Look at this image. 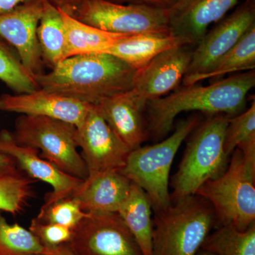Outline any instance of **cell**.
<instances>
[{"label":"cell","instance_id":"cell-26","mask_svg":"<svg viewBox=\"0 0 255 255\" xmlns=\"http://www.w3.org/2000/svg\"><path fill=\"white\" fill-rule=\"evenodd\" d=\"M44 249L29 230L9 224L0 214V255H38Z\"/></svg>","mask_w":255,"mask_h":255},{"label":"cell","instance_id":"cell-1","mask_svg":"<svg viewBox=\"0 0 255 255\" xmlns=\"http://www.w3.org/2000/svg\"><path fill=\"white\" fill-rule=\"evenodd\" d=\"M136 71L109 53H90L65 58L35 80L45 91L97 105L131 90Z\"/></svg>","mask_w":255,"mask_h":255},{"label":"cell","instance_id":"cell-8","mask_svg":"<svg viewBox=\"0 0 255 255\" xmlns=\"http://www.w3.org/2000/svg\"><path fill=\"white\" fill-rule=\"evenodd\" d=\"M72 16L93 27L117 34L170 33L167 9L152 5L82 0Z\"/></svg>","mask_w":255,"mask_h":255},{"label":"cell","instance_id":"cell-31","mask_svg":"<svg viewBox=\"0 0 255 255\" xmlns=\"http://www.w3.org/2000/svg\"><path fill=\"white\" fill-rule=\"evenodd\" d=\"M21 173L17 164L12 157L0 152V177Z\"/></svg>","mask_w":255,"mask_h":255},{"label":"cell","instance_id":"cell-30","mask_svg":"<svg viewBox=\"0 0 255 255\" xmlns=\"http://www.w3.org/2000/svg\"><path fill=\"white\" fill-rule=\"evenodd\" d=\"M28 230L45 248L67 244L73 234V230L70 228L54 223L43 222L36 218L32 220Z\"/></svg>","mask_w":255,"mask_h":255},{"label":"cell","instance_id":"cell-14","mask_svg":"<svg viewBox=\"0 0 255 255\" xmlns=\"http://www.w3.org/2000/svg\"><path fill=\"white\" fill-rule=\"evenodd\" d=\"M0 152L12 157L18 168L24 171L27 177L46 182L53 188L41 208L70 197L84 182L60 170L49 161L43 159L37 149L18 145L15 142L12 134L7 130L0 132Z\"/></svg>","mask_w":255,"mask_h":255},{"label":"cell","instance_id":"cell-25","mask_svg":"<svg viewBox=\"0 0 255 255\" xmlns=\"http://www.w3.org/2000/svg\"><path fill=\"white\" fill-rule=\"evenodd\" d=\"M0 80L16 94L39 90L34 78L23 66L18 53L0 36Z\"/></svg>","mask_w":255,"mask_h":255},{"label":"cell","instance_id":"cell-13","mask_svg":"<svg viewBox=\"0 0 255 255\" xmlns=\"http://www.w3.org/2000/svg\"><path fill=\"white\" fill-rule=\"evenodd\" d=\"M192 54L188 45L162 52L137 70L132 92L147 104L175 90L187 73Z\"/></svg>","mask_w":255,"mask_h":255},{"label":"cell","instance_id":"cell-22","mask_svg":"<svg viewBox=\"0 0 255 255\" xmlns=\"http://www.w3.org/2000/svg\"><path fill=\"white\" fill-rule=\"evenodd\" d=\"M37 36L43 60L51 68L65 59V33L60 9L48 0H43V12Z\"/></svg>","mask_w":255,"mask_h":255},{"label":"cell","instance_id":"cell-9","mask_svg":"<svg viewBox=\"0 0 255 255\" xmlns=\"http://www.w3.org/2000/svg\"><path fill=\"white\" fill-rule=\"evenodd\" d=\"M67 246L75 255H144L118 213L87 214Z\"/></svg>","mask_w":255,"mask_h":255},{"label":"cell","instance_id":"cell-36","mask_svg":"<svg viewBox=\"0 0 255 255\" xmlns=\"http://www.w3.org/2000/svg\"><path fill=\"white\" fill-rule=\"evenodd\" d=\"M197 255H214V254H211V253H209V252H206L205 251H203V250H201L198 253Z\"/></svg>","mask_w":255,"mask_h":255},{"label":"cell","instance_id":"cell-10","mask_svg":"<svg viewBox=\"0 0 255 255\" xmlns=\"http://www.w3.org/2000/svg\"><path fill=\"white\" fill-rule=\"evenodd\" d=\"M75 141L81 147L88 177L120 171L131 151L112 130L97 105L91 106L83 122L76 127Z\"/></svg>","mask_w":255,"mask_h":255},{"label":"cell","instance_id":"cell-28","mask_svg":"<svg viewBox=\"0 0 255 255\" xmlns=\"http://www.w3.org/2000/svg\"><path fill=\"white\" fill-rule=\"evenodd\" d=\"M255 137V102L246 112L230 118L224 140V150L228 158L243 142Z\"/></svg>","mask_w":255,"mask_h":255},{"label":"cell","instance_id":"cell-23","mask_svg":"<svg viewBox=\"0 0 255 255\" xmlns=\"http://www.w3.org/2000/svg\"><path fill=\"white\" fill-rule=\"evenodd\" d=\"M255 68V24L237 44L216 64L209 73L183 80L184 85H192L203 80L222 78L227 74L251 71Z\"/></svg>","mask_w":255,"mask_h":255},{"label":"cell","instance_id":"cell-32","mask_svg":"<svg viewBox=\"0 0 255 255\" xmlns=\"http://www.w3.org/2000/svg\"><path fill=\"white\" fill-rule=\"evenodd\" d=\"M48 1L58 9H61L64 12L70 16H73L74 11L82 2V0H48Z\"/></svg>","mask_w":255,"mask_h":255},{"label":"cell","instance_id":"cell-2","mask_svg":"<svg viewBox=\"0 0 255 255\" xmlns=\"http://www.w3.org/2000/svg\"><path fill=\"white\" fill-rule=\"evenodd\" d=\"M255 85V71H247L217 80L208 86L197 83L184 85L167 96L146 105L149 135L162 140L171 131L174 120L182 112H196L211 116L226 114L231 118L242 113L246 98Z\"/></svg>","mask_w":255,"mask_h":255},{"label":"cell","instance_id":"cell-29","mask_svg":"<svg viewBox=\"0 0 255 255\" xmlns=\"http://www.w3.org/2000/svg\"><path fill=\"white\" fill-rule=\"evenodd\" d=\"M86 216L77 201L70 196L41 208L36 219L73 229Z\"/></svg>","mask_w":255,"mask_h":255},{"label":"cell","instance_id":"cell-27","mask_svg":"<svg viewBox=\"0 0 255 255\" xmlns=\"http://www.w3.org/2000/svg\"><path fill=\"white\" fill-rule=\"evenodd\" d=\"M36 182L23 174L0 177V211L16 214L22 211Z\"/></svg>","mask_w":255,"mask_h":255},{"label":"cell","instance_id":"cell-24","mask_svg":"<svg viewBox=\"0 0 255 255\" xmlns=\"http://www.w3.org/2000/svg\"><path fill=\"white\" fill-rule=\"evenodd\" d=\"M201 250L214 255H255V223L243 231L233 225L219 226L207 236Z\"/></svg>","mask_w":255,"mask_h":255},{"label":"cell","instance_id":"cell-19","mask_svg":"<svg viewBox=\"0 0 255 255\" xmlns=\"http://www.w3.org/2000/svg\"><path fill=\"white\" fill-rule=\"evenodd\" d=\"M187 45L182 38L170 33H142L120 38L107 53L117 57L137 70L162 52Z\"/></svg>","mask_w":255,"mask_h":255},{"label":"cell","instance_id":"cell-3","mask_svg":"<svg viewBox=\"0 0 255 255\" xmlns=\"http://www.w3.org/2000/svg\"><path fill=\"white\" fill-rule=\"evenodd\" d=\"M195 194L212 206L218 227L233 225L243 231L255 223V138L238 146L226 171L202 184Z\"/></svg>","mask_w":255,"mask_h":255},{"label":"cell","instance_id":"cell-4","mask_svg":"<svg viewBox=\"0 0 255 255\" xmlns=\"http://www.w3.org/2000/svg\"><path fill=\"white\" fill-rule=\"evenodd\" d=\"M152 255H197L217 220L211 204L197 195L186 196L156 211Z\"/></svg>","mask_w":255,"mask_h":255},{"label":"cell","instance_id":"cell-34","mask_svg":"<svg viewBox=\"0 0 255 255\" xmlns=\"http://www.w3.org/2000/svg\"><path fill=\"white\" fill-rule=\"evenodd\" d=\"M38 255H75L69 249L66 245L53 247V248H45L44 251Z\"/></svg>","mask_w":255,"mask_h":255},{"label":"cell","instance_id":"cell-7","mask_svg":"<svg viewBox=\"0 0 255 255\" xmlns=\"http://www.w3.org/2000/svg\"><path fill=\"white\" fill-rule=\"evenodd\" d=\"M76 127L58 119L21 115L15 122L12 136L20 145L41 151V157L60 170L82 180L88 177L86 164L78 151Z\"/></svg>","mask_w":255,"mask_h":255},{"label":"cell","instance_id":"cell-6","mask_svg":"<svg viewBox=\"0 0 255 255\" xmlns=\"http://www.w3.org/2000/svg\"><path fill=\"white\" fill-rule=\"evenodd\" d=\"M199 122L198 115L183 119L170 136L154 145L140 146L130 151L125 166L120 170L130 182L143 189L155 212L172 204L169 191L171 167L182 142Z\"/></svg>","mask_w":255,"mask_h":255},{"label":"cell","instance_id":"cell-5","mask_svg":"<svg viewBox=\"0 0 255 255\" xmlns=\"http://www.w3.org/2000/svg\"><path fill=\"white\" fill-rule=\"evenodd\" d=\"M229 119L222 114L211 116L192 132L172 179V202L195 195L202 184L226 171L229 158L225 152L224 140Z\"/></svg>","mask_w":255,"mask_h":255},{"label":"cell","instance_id":"cell-11","mask_svg":"<svg viewBox=\"0 0 255 255\" xmlns=\"http://www.w3.org/2000/svg\"><path fill=\"white\" fill-rule=\"evenodd\" d=\"M255 24V4L253 0H248L206 32L193 50L187 73L182 80L209 73Z\"/></svg>","mask_w":255,"mask_h":255},{"label":"cell","instance_id":"cell-20","mask_svg":"<svg viewBox=\"0 0 255 255\" xmlns=\"http://www.w3.org/2000/svg\"><path fill=\"white\" fill-rule=\"evenodd\" d=\"M152 204L143 189L131 183L118 214L135 238L144 255H152Z\"/></svg>","mask_w":255,"mask_h":255},{"label":"cell","instance_id":"cell-35","mask_svg":"<svg viewBox=\"0 0 255 255\" xmlns=\"http://www.w3.org/2000/svg\"><path fill=\"white\" fill-rule=\"evenodd\" d=\"M28 1L29 0H0V14L9 12L18 5Z\"/></svg>","mask_w":255,"mask_h":255},{"label":"cell","instance_id":"cell-16","mask_svg":"<svg viewBox=\"0 0 255 255\" xmlns=\"http://www.w3.org/2000/svg\"><path fill=\"white\" fill-rule=\"evenodd\" d=\"M91 106L42 89L30 93L0 96V111L49 117L68 122L75 127L83 122Z\"/></svg>","mask_w":255,"mask_h":255},{"label":"cell","instance_id":"cell-21","mask_svg":"<svg viewBox=\"0 0 255 255\" xmlns=\"http://www.w3.org/2000/svg\"><path fill=\"white\" fill-rule=\"evenodd\" d=\"M60 11L65 28V59L78 55L107 53L118 40L128 36L102 31Z\"/></svg>","mask_w":255,"mask_h":255},{"label":"cell","instance_id":"cell-18","mask_svg":"<svg viewBox=\"0 0 255 255\" xmlns=\"http://www.w3.org/2000/svg\"><path fill=\"white\" fill-rule=\"evenodd\" d=\"M131 183L119 170L107 171L87 177L71 197L87 214L117 213Z\"/></svg>","mask_w":255,"mask_h":255},{"label":"cell","instance_id":"cell-17","mask_svg":"<svg viewBox=\"0 0 255 255\" xmlns=\"http://www.w3.org/2000/svg\"><path fill=\"white\" fill-rule=\"evenodd\" d=\"M146 105L131 89L106 99L97 106L116 135L133 150L140 147L149 136L143 116Z\"/></svg>","mask_w":255,"mask_h":255},{"label":"cell","instance_id":"cell-15","mask_svg":"<svg viewBox=\"0 0 255 255\" xmlns=\"http://www.w3.org/2000/svg\"><path fill=\"white\" fill-rule=\"evenodd\" d=\"M241 1L176 0L167 9L169 31L188 45H197L209 26L223 19Z\"/></svg>","mask_w":255,"mask_h":255},{"label":"cell","instance_id":"cell-12","mask_svg":"<svg viewBox=\"0 0 255 255\" xmlns=\"http://www.w3.org/2000/svg\"><path fill=\"white\" fill-rule=\"evenodd\" d=\"M43 12V0H29L0 14V36L11 45L33 78L43 73V57L37 28Z\"/></svg>","mask_w":255,"mask_h":255},{"label":"cell","instance_id":"cell-33","mask_svg":"<svg viewBox=\"0 0 255 255\" xmlns=\"http://www.w3.org/2000/svg\"><path fill=\"white\" fill-rule=\"evenodd\" d=\"M115 2L121 3L122 1H129L135 4H145L152 5V6H159V7L167 9L176 0H110Z\"/></svg>","mask_w":255,"mask_h":255}]
</instances>
